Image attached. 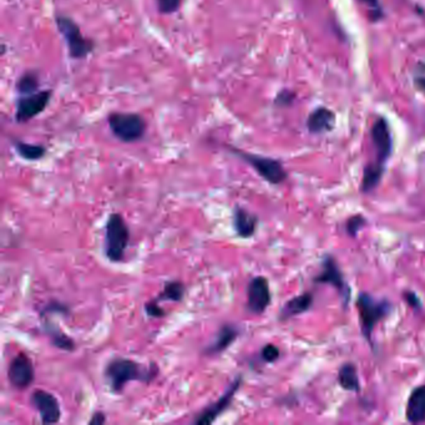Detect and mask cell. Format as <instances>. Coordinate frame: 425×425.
Listing matches in <instances>:
<instances>
[{
	"instance_id": "cell-1",
	"label": "cell",
	"mask_w": 425,
	"mask_h": 425,
	"mask_svg": "<svg viewBox=\"0 0 425 425\" xmlns=\"http://www.w3.org/2000/svg\"><path fill=\"white\" fill-rule=\"evenodd\" d=\"M158 375L159 368L156 364L145 367L127 358H115L105 369V377L113 393H121L129 382H142L145 384H150Z\"/></svg>"
},
{
	"instance_id": "cell-2",
	"label": "cell",
	"mask_w": 425,
	"mask_h": 425,
	"mask_svg": "<svg viewBox=\"0 0 425 425\" xmlns=\"http://www.w3.org/2000/svg\"><path fill=\"white\" fill-rule=\"evenodd\" d=\"M130 239V231L120 214L109 216L105 227V255L109 261L118 263L124 260Z\"/></svg>"
},
{
	"instance_id": "cell-3",
	"label": "cell",
	"mask_w": 425,
	"mask_h": 425,
	"mask_svg": "<svg viewBox=\"0 0 425 425\" xmlns=\"http://www.w3.org/2000/svg\"><path fill=\"white\" fill-rule=\"evenodd\" d=\"M357 308L361 319L363 337L372 344V335L375 326L391 313V303L386 300H375L368 293H359Z\"/></svg>"
},
{
	"instance_id": "cell-4",
	"label": "cell",
	"mask_w": 425,
	"mask_h": 425,
	"mask_svg": "<svg viewBox=\"0 0 425 425\" xmlns=\"http://www.w3.org/2000/svg\"><path fill=\"white\" fill-rule=\"evenodd\" d=\"M235 155H237L239 159L244 160L246 164L250 165L251 167L261 176L263 180H266L271 185H281L282 182L287 180V171L284 170V165L278 160L263 158L260 155L244 153L238 148H230Z\"/></svg>"
},
{
	"instance_id": "cell-5",
	"label": "cell",
	"mask_w": 425,
	"mask_h": 425,
	"mask_svg": "<svg viewBox=\"0 0 425 425\" xmlns=\"http://www.w3.org/2000/svg\"><path fill=\"white\" fill-rule=\"evenodd\" d=\"M109 125L113 135L123 142L139 141L146 132V123L137 113H111Z\"/></svg>"
},
{
	"instance_id": "cell-6",
	"label": "cell",
	"mask_w": 425,
	"mask_h": 425,
	"mask_svg": "<svg viewBox=\"0 0 425 425\" xmlns=\"http://www.w3.org/2000/svg\"><path fill=\"white\" fill-rule=\"evenodd\" d=\"M57 25L64 39L67 40L71 57L81 59L90 54L94 49V44L81 35L79 27L74 23V20L68 17H57Z\"/></svg>"
},
{
	"instance_id": "cell-7",
	"label": "cell",
	"mask_w": 425,
	"mask_h": 425,
	"mask_svg": "<svg viewBox=\"0 0 425 425\" xmlns=\"http://www.w3.org/2000/svg\"><path fill=\"white\" fill-rule=\"evenodd\" d=\"M316 284H330L340 292V297L343 300V305L347 306L351 300V288L343 277V273L337 265L335 258L332 256H327L322 263V271L319 272L317 277L314 278Z\"/></svg>"
},
{
	"instance_id": "cell-8",
	"label": "cell",
	"mask_w": 425,
	"mask_h": 425,
	"mask_svg": "<svg viewBox=\"0 0 425 425\" xmlns=\"http://www.w3.org/2000/svg\"><path fill=\"white\" fill-rule=\"evenodd\" d=\"M241 386H242V377L239 375L233 380L231 386L227 388V391L222 394L220 399H217L215 403H212L207 408H204L201 413L196 415L193 423L199 425L212 424L218 417H221L222 413H225L227 409L231 407L235 394L237 393Z\"/></svg>"
},
{
	"instance_id": "cell-9",
	"label": "cell",
	"mask_w": 425,
	"mask_h": 425,
	"mask_svg": "<svg viewBox=\"0 0 425 425\" xmlns=\"http://www.w3.org/2000/svg\"><path fill=\"white\" fill-rule=\"evenodd\" d=\"M8 379L14 388L24 391L34 383L35 369L32 359L25 353L13 358L8 367Z\"/></svg>"
},
{
	"instance_id": "cell-10",
	"label": "cell",
	"mask_w": 425,
	"mask_h": 425,
	"mask_svg": "<svg viewBox=\"0 0 425 425\" xmlns=\"http://www.w3.org/2000/svg\"><path fill=\"white\" fill-rule=\"evenodd\" d=\"M271 289L266 277L252 278L247 286V308L251 313L260 316L271 305Z\"/></svg>"
},
{
	"instance_id": "cell-11",
	"label": "cell",
	"mask_w": 425,
	"mask_h": 425,
	"mask_svg": "<svg viewBox=\"0 0 425 425\" xmlns=\"http://www.w3.org/2000/svg\"><path fill=\"white\" fill-rule=\"evenodd\" d=\"M51 91H36L30 95H24L18 100L15 119L18 123H27L46 110L50 102Z\"/></svg>"
},
{
	"instance_id": "cell-12",
	"label": "cell",
	"mask_w": 425,
	"mask_h": 425,
	"mask_svg": "<svg viewBox=\"0 0 425 425\" xmlns=\"http://www.w3.org/2000/svg\"><path fill=\"white\" fill-rule=\"evenodd\" d=\"M32 404L38 410L43 424H57L62 418V409L54 394L36 389L32 394Z\"/></svg>"
},
{
	"instance_id": "cell-13",
	"label": "cell",
	"mask_w": 425,
	"mask_h": 425,
	"mask_svg": "<svg viewBox=\"0 0 425 425\" xmlns=\"http://www.w3.org/2000/svg\"><path fill=\"white\" fill-rule=\"evenodd\" d=\"M372 140L378 153L379 164L386 165V160L391 156L393 142H391V130L384 119H379L372 127Z\"/></svg>"
},
{
	"instance_id": "cell-14",
	"label": "cell",
	"mask_w": 425,
	"mask_h": 425,
	"mask_svg": "<svg viewBox=\"0 0 425 425\" xmlns=\"http://www.w3.org/2000/svg\"><path fill=\"white\" fill-rule=\"evenodd\" d=\"M258 225V218L250 211L241 206H236L233 210V228L238 237L250 238L253 236Z\"/></svg>"
},
{
	"instance_id": "cell-15",
	"label": "cell",
	"mask_w": 425,
	"mask_h": 425,
	"mask_svg": "<svg viewBox=\"0 0 425 425\" xmlns=\"http://www.w3.org/2000/svg\"><path fill=\"white\" fill-rule=\"evenodd\" d=\"M239 330L233 324H223L220 330L217 332L215 340L210 346L206 348L204 353L207 356H217L221 354L222 351H226L232 346L235 340H237Z\"/></svg>"
},
{
	"instance_id": "cell-16",
	"label": "cell",
	"mask_w": 425,
	"mask_h": 425,
	"mask_svg": "<svg viewBox=\"0 0 425 425\" xmlns=\"http://www.w3.org/2000/svg\"><path fill=\"white\" fill-rule=\"evenodd\" d=\"M405 417L409 423L419 424L425 421V384L414 388L409 396Z\"/></svg>"
},
{
	"instance_id": "cell-17",
	"label": "cell",
	"mask_w": 425,
	"mask_h": 425,
	"mask_svg": "<svg viewBox=\"0 0 425 425\" xmlns=\"http://www.w3.org/2000/svg\"><path fill=\"white\" fill-rule=\"evenodd\" d=\"M313 305L312 293L307 292L302 295H297L291 298L288 302L284 303V307L281 308L278 318L279 321H287L289 318L300 316L302 313L307 312Z\"/></svg>"
},
{
	"instance_id": "cell-18",
	"label": "cell",
	"mask_w": 425,
	"mask_h": 425,
	"mask_svg": "<svg viewBox=\"0 0 425 425\" xmlns=\"http://www.w3.org/2000/svg\"><path fill=\"white\" fill-rule=\"evenodd\" d=\"M333 124H335V113L328 109L324 108L317 109L316 111H313L307 121L308 130L313 134L329 131L333 127Z\"/></svg>"
},
{
	"instance_id": "cell-19",
	"label": "cell",
	"mask_w": 425,
	"mask_h": 425,
	"mask_svg": "<svg viewBox=\"0 0 425 425\" xmlns=\"http://www.w3.org/2000/svg\"><path fill=\"white\" fill-rule=\"evenodd\" d=\"M384 166L386 165L375 162V164L367 165L364 167L362 185H361L362 193H372V191H375V188H378V185L382 181L383 174H384Z\"/></svg>"
},
{
	"instance_id": "cell-20",
	"label": "cell",
	"mask_w": 425,
	"mask_h": 425,
	"mask_svg": "<svg viewBox=\"0 0 425 425\" xmlns=\"http://www.w3.org/2000/svg\"><path fill=\"white\" fill-rule=\"evenodd\" d=\"M46 335L50 337L53 346L57 347L59 349L65 351H73L75 349V342L73 338H70L63 329L59 328L57 324L51 322H46L44 326Z\"/></svg>"
},
{
	"instance_id": "cell-21",
	"label": "cell",
	"mask_w": 425,
	"mask_h": 425,
	"mask_svg": "<svg viewBox=\"0 0 425 425\" xmlns=\"http://www.w3.org/2000/svg\"><path fill=\"white\" fill-rule=\"evenodd\" d=\"M338 382L344 391H359L361 383L358 377L357 367L351 363L343 364L338 373Z\"/></svg>"
},
{
	"instance_id": "cell-22",
	"label": "cell",
	"mask_w": 425,
	"mask_h": 425,
	"mask_svg": "<svg viewBox=\"0 0 425 425\" xmlns=\"http://www.w3.org/2000/svg\"><path fill=\"white\" fill-rule=\"evenodd\" d=\"M186 288L185 284L180 281H170L165 284L164 291L159 293L156 300L159 302L162 300H170V302H181L183 295H185Z\"/></svg>"
},
{
	"instance_id": "cell-23",
	"label": "cell",
	"mask_w": 425,
	"mask_h": 425,
	"mask_svg": "<svg viewBox=\"0 0 425 425\" xmlns=\"http://www.w3.org/2000/svg\"><path fill=\"white\" fill-rule=\"evenodd\" d=\"M15 148L23 159L29 160V161L43 159L46 153V148L41 145H33V144H25L22 141L15 142Z\"/></svg>"
},
{
	"instance_id": "cell-24",
	"label": "cell",
	"mask_w": 425,
	"mask_h": 425,
	"mask_svg": "<svg viewBox=\"0 0 425 425\" xmlns=\"http://www.w3.org/2000/svg\"><path fill=\"white\" fill-rule=\"evenodd\" d=\"M38 88H39V80L34 73L24 74L17 84L18 92H20L22 95L34 94L38 90Z\"/></svg>"
},
{
	"instance_id": "cell-25",
	"label": "cell",
	"mask_w": 425,
	"mask_h": 425,
	"mask_svg": "<svg viewBox=\"0 0 425 425\" xmlns=\"http://www.w3.org/2000/svg\"><path fill=\"white\" fill-rule=\"evenodd\" d=\"M365 218L362 215L351 216V218L347 221L346 230L347 233L351 236V237H356L358 232L362 230L364 225H365Z\"/></svg>"
},
{
	"instance_id": "cell-26",
	"label": "cell",
	"mask_w": 425,
	"mask_h": 425,
	"mask_svg": "<svg viewBox=\"0 0 425 425\" xmlns=\"http://www.w3.org/2000/svg\"><path fill=\"white\" fill-rule=\"evenodd\" d=\"M281 356V351L279 348L274 346V344H266V346L262 348L261 358L263 362L273 363L277 361L278 358Z\"/></svg>"
},
{
	"instance_id": "cell-27",
	"label": "cell",
	"mask_w": 425,
	"mask_h": 425,
	"mask_svg": "<svg viewBox=\"0 0 425 425\" xmlns=\"http://www.w3.org/2000/svg\"><path fill=\"white\" fill-rule=\"evenodd\" d=\"M156 1H158L160 13L172 14L179 11L182 0H156Z\"/></svg>"
},
{
	"instance_id": "cell-28",
	"label": "cell",
	"mask_w": 425,
	"mask_h": 425,
	"mask_svg": "<svg viewBox=\"0 0 425 425\" xmlns=\"http://www.w3.org/2000/svg\"><path fill=\"white\" fill-rule=\"evenodd\" d=\"M159 300H156V298L146 302L145 311H146V314H148V317L162 318L166 316V312L159 306Z\"/></svg>"
},
{
	"instance_id": "cell-29",
	"label": "cell",
	"mask_w": 425,
	"mask_h": 425,
	"mask_svg": "<svg viewBox=\"0 0 425 425\" xmlns=\"http://www.w3.org/2000/svg\"><path fill=\"white\" fill-rule=\"evenodd\" d=\"M403 297L408 302L409 306L413 307L414 309H420L421 308V300H419V297L415 295L414 292H405L403 295Z\"/></svg>"
},
{
	"instance_id": "cell-30",
	"label": "cell",
	"mask_w": 425,
	"mask_h": 425,
	"mask_svg": "<svg viewBox=\"0 0 425 425\" xmlns=\"http://www.w3.org/2000/svg\"><path fill=\"white\" fill-rule=\"evenodd\" d=\"M292 99H293L292 94H289L288 91H284L278 95L277 99H276V104H278V105H288L289 102H292Z\"/></svg>"
},
{
	"instance_id": "cell-31",
	"label": "cell",
	"mask_w": 425,
	"mask_h": 425,
	"mask_svg": "<svg viewBox=\"0 0 425 425\" xmlns=\"http://www.w3.org/2000/svg\"><path fill=\"white\" fill-rule=\"evenodd\" d=\"M106 423V417L102 412H97L92 415V418L89 420V424L91 425H102Z\"/></svg>"
},
{
	"instance_id": "cell-32",
	"label": "cell",
	"mask_w": 425,
	"mask_h": 425,
	"mask_svg": "<svg viewBox=\"0 0 425 425\" xmlns=\"http://www.w3.org/2000/svg\"><path fill=\"white\" fill-rule=\"evenodd\" d=\"M417 84H418L420 89L425 92V78H421V79L417 80Z\"/></svg>"
},
{
	"instance_id": "cell-33",
	"label": "cell",
	"mask_w": 425,
	"mask_h": 425,
	"mask_svg": "<svg viewBox=\"0 0 425 425\" xmlns=\"http://www.w3.org/2000/svg\"><path fill=\"white\" fill-rule=\"evenodd\" d=\"M362 1H364V3H367V4H369V6H378V0H362Z\"/></svg>"
}]
</instances>
